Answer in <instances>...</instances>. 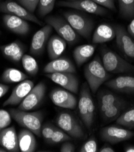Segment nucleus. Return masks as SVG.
I'll list each match as a JSON object with an SVG mask.
<instances>
[{"label": "nucleus", "mask_w": 134, "mask_h": 152, "mask_svg": "<svg viewBox=\"0 0 134 152\" xmlns=\"http://www.w3.org/2000/svg\"><path fill=\"white\" fill-rule=\"evenodd\" d=\"M84 75L89 87L93 94H96L101 85L110 78L109 73L105 69L99 56L96 57L85 66Z\"/></svg>", "instance_id": "nucleus-1"}, {"label": "nucleus", "mask_w": 134, "mask_h": 152, "mask_svg": "<svg viewBox=\"0 0 134 152\" xmlns=\"http://www.w3.org/2000/svg\"><path fill=\"white\" fill-rule=\"evenodd\" d=\"M101 56L102 63L108 73L134 75V66L107 47L101 48Z\"/></svg>", "instance_id": "nucleus-2"}, {"label": "nucleus", "mask_w": 134, "mask_h": 152, "mask_svg": "<svg viewBox=\"0 0 134 152\" xmlns=\"http://www.w3.org/2000/svg\"><path fill=\"white\" fill-rule=\"evenodd\" d=\"M12 118L21 127L30 130L38 137L41 136L43 114L41 111L27 112L18 109H10Z\"/></svg>", "instance_id": "nucleus-3"}, {"label": "nucleus", "mask_w": 134, "mask_h": 152, "mask_svg": "<svg viewBox=\"0 0 134 152\" xmlns=\"http://www.w3.org/2000/svg\"><path fill=\"white\" fill-rule=\"evenodd\" d=\"M78 109L83 123L88 130H90L94 123L95 106L90 88L86 83H84L82 86Z\"/></svg>", "instance_id": "nucleus-4"}, {"label": "nucleus", "mask_w": 134, "mask_h": 152, "mask_svg": "<svg viewBox=\"0 0 134 152\" xmlns=\"http://www.w3.org/2000/svg\"><path fill=\"white\" fill-rule=\"evenodd\" d=\"M63 15L78 34L86 39L90 38L94 26L91 19L83 13L76 12H66Z\"/></svg>", "instance_id": "nucleus-5"}, {"label": "nucleus", "mask_w": 134, "mask_h": 152, "mask_svg": "<svg viewBox=\"0 0 134 152\" xmlns=\"http://www.w3.org/2000/svg\"><path fill=\"white\" fill-rule=\"evenodd\" d=\"M46 22L69 44L73 45L79 41L78 34L65 18H63L60 16H49L46 18Z\"/></svg>", "instance_id": "nucleus-6"}, {"label": "nucleus", "mask_w": 134, "mask_h": 152, "mask_svg": "<svg viewBox=\"0 0 134 152\" xmlns=\"http://www.w3.org/2000/svg\"><path fill=\"white\" fill-rule=\"evenodd\" d=\"M56 122L57 125L71 137L76 139H82L84 137L85 132L83 128L72 113L65 111L61 112L56 117Z\"/></svg>", "instance_id": "nucleus-7"}, {"label": "nucleus", "mask_w": 134, "mask_h": 152, "mask_svg": "<svg viewBox=\"0 0 134 152\" xmlns=\"http://www.w3.org/2000/svg\"><path fill=\"white\" fill-rule=\"evenodd\" d=\"M115 30L117 45L129 60L134 61V40L125 28L120 25L114 26Z\"/></svg>", "instance_id": "nucleus-8"}, {"label": "nucleus", "mask_w": 134, "mask_h": 152, "mask_svg": "<svg viewBox=\"0 0 134 152\" xmlns=\"http://www.w3.org/2000/svg\"><path fill=\"white\" fill-rule=\"evenodd\" d=\"M100 135L103 141L115 144L131 139L134 136V132L115 126H109L102 128Z\"/></svg>", "instance_id": "nucleus-9"}, {"label": "nucleus", "mask_w": 134, "mask_h": 152, "mask_svg": "<svg viewBox=\"0 0 134 152\" xmlns=\"http://www.w3.org/2000/svg\"><path fill=\"white\" fill-rule=\"evenodd\" d=\"M60 7H70L99 16H105L107 10L103 7L97 4L91 0H75V1H60L57 3Z\"/></svg>", "instance_id": "nucleus-10"}, {"label": "nucleus", "mask_w": 134, "mask_h": 152, "mask_svg": "<svg viewBox=\"0 0 134 152\" xmlns=\"http://www.w3.org/2000/svg\"><path fill=\"white\" fill-rule=\"evenodd\" d=\"M46 86L43 82H40L33 87L25 98L20 104L18 109L28 111L32 110L38 106L45 96Z\"/></svg>", "instance_id": "nucleus-11"}, {"label": "nucleus", "mask_w": 134, "mask_h": 152, "mask_svg": "<svg viewBox=\"0 0 134 152\" xmlns=\"http://www.w3.org/2000/svg\"><path fill=\"white\" fill-rule=\"evenodd\" d=\"M46 76L53 82L61 86L70 92L77 94L79 90V80L74 73L56 72L46 73Z\"/></svg>", "instance_id": "nucleus-12"}, {"label": "nucleus", "mask_w": 134, "mask_h": 152, "mask_svg": "<svg viewBox=\"0 0 134 152\" xmlns=\"http://www.w3.org/2000/svg\"><path fill=\"white\" fill-rule=\"evenodd\" d=\"M0 12L15 15L26 21H32L39 25L42 24V23L32 13L30 12L21 4L12 1H6L0 3Z\"/></svg>", "instance_id": "nucleus-13"}, {"label": "nucleus", "mask_w": 134, "mask_h": 152, "mask_svg": "<svg viewBox=\"0 0 134 152\" xmlns=\"http://www.w3.org/2000/svg\"><path fill=\"white\" fill-rule=\"evenodd\" d=\"M52 27L49 24L37 31L32 38L30 52L33 55H40L44 50L52 32Z\"/></svg>", "instance_id": "nucleus-14"}, {"label": "nucleus", "mask_w": 134, "mask_h": 152, "mask_svg": "<svg viewBox=\"0 0 134 152\" xmlns=\"http://www.w3.org/2000/svg\"><path fill=\"white\" fill-rule=\"evenodd\" d=\"M50 97L54 104L62 108L74 109L77 105V99L71 93L62 88L53 90Z\"/></svg>", "instance_id": "nucleus-15"}, {"label": "nucleus", "mask_w": 134, "mask_h": 152, "mask_svg": "<svg viewBox=\"0 0 134 152\" xmlns=\"http://www.w3.org/2000/svg\"><path fill=\"white\" fill-rule=\"evenodd\" d=\"M33 87L34 83L30 80L21 81L13 89L10 96L4 102L3 106L5 107L7 105H14L20 104Z\"/></svg>", "instance_id": "nucleus-16"}, {"label": "nucleus", "mask_w": 134, "mask_h": 152, "mask_svg": "<svg viewBox=\"0 0 134 152\" xmlns=\"http://www.w3.org/2000/svg\"><path fill=\"white\" fill-rule=\"evenodd\" d=\"M0 145L9 151H20L18 137L14 126L4 128L0 131Z\"/></svg>", "instance_id": "nucleus-17"}, {"label": "nucleus", "mask_w": 134, "mask_h": 152, "mask_svg": "<svg viewBox=\"0 0 134 152\" xmlns=\"http://www.w3.org/2000/svg\"><path fill=\"white\" fill-rule=\"evenodd\" d=\"M6 27L14 34L25 35L29 32V24L26 20L10 14L6 13L3 18Z\"/></svg>", "instance_id": "nucleus-18"}, {"label": "nucleus", "mask_w": 134, "mask_h": 152, "mask_svg": "<svg viewBox=\"0 0 134 152\" xmlns=\"http://www.w3.org/2000/svg\"><path fill=\"white\" fill-rule=\"evenodd\" d=\"M109 88L124 94H134V77L120 76L105 82Z\"/></svg>", "instance_id": "nucleus-19"}, {"label": "nucleus", "mask_w": 134, "mask_h": 152, "mask_svg": "<svg viewBox=\"0 0 134 152\" xmlns=\"http://www.w3.org/2000/svg\"><path fill=\"white\" fill-rule=\"evenodd\" d=\"M75 66L71 61L65 57L58 58L52 60L43 69V72L51 73L56 72H71L76 73Z\"/></svg>", "instance_id": "nucleus-20"}, {"label": "nucleus", "mask_w": 134, "mask_h": 152, "mask_svg": "<svg viewBox=\"0 0 134 152\" xmlns=\"http://www.w3.org/2000/svg\"><path fill=\"white\" fill-rule=\"evenodd\" d=\"M3 55L5 58L13 62L18 63L24 56L25 49L22 44L19 41H14L0 47Z\"/></svg>", "instance_id": "nucleus-21"}, {"label": "nucleus", "mask_w": 134, "mask_h": 152, "mask_svg": "<svg viewBox=\"0 0 134 152\" xmlns=\"http://www.w3.org/2000/svg\"><path fill=\"white\" fill-rule=\"evenodd\" d=\"M115 38L114 27L108 24L99 25L94 32L92 41L94 44H102L112 41Z\"/></svg>", "instance_id": "nucleus-22"}, {"label": "nucleus", "mask_w": 134, "mask_h": 152, "mask_svg": "<svg viewBox=\"0 0 134 152\" xmlns=\"http://www.w3.org/2000/svg\"><path fill=\"white\" fill-rule=\"evenodd\" d=\"M67 48V42L60 36L54 35L48 42L47 52L50 59L53 60L59 58Z\"/></svg>", "instance_id": "nucleus-23"}, {"label": "nucleus", "mask_w": 134, "mask_h": 152, "mask_svg": "<svg viewBox=\"0 0 134 152\" xmlns=\"http://www.w3.org/2000/svg\"><path fill=\"white\" fill-rule=\"evenodd\" d=\"M34 133L27 129L21 130L18 135V144L22 152H33L36 148V140Z\"/></svg>", "instance_id": "nucleus-24"}, {"label": "nucleus", "mask_w": 134, "mask_h": 152, "mask_svg": "<svg viewBox=\"0 0 134 152\" xmlns=\"http://www.w3.org/2000/svg\"><path fill=\"white\" fill-rule=\"evenodd\" d=\"M95 52V47L91 44H83L75 48L73 51V56L78 67L90 58Z\"/></svg>", "instance_id": "nucleus-25"}, {"label": "nucleus", "mask_w": 134, "mask_h": 152, "mask_svg": "<svg viewBox=\"0 0 134 152\" xmlns=\"http://www.w3.org/2000/svg\"><path fill=\"white\" fill-rule=\"evenodd\" d=\"M122 99L115 94L108 90H103L98 95V101L101 114L106 110L109 106L121 101Z\"/></svg>", "instance_id": "nucleus-26"}, {"label": "nucleus", "mask_w": 134, "mask_h": 152, "mask_svg": "<svg viewBox=\"0 0 134 152\" xmlns=\"http://www.w3.org/2000/svg\"><path fill=\"white\" fill-rule=\"evenodd\" d=\"M126 107V102L122 99L110 106L101 113L103 120L106 122L117 119L122 113Z\"/></svg>", "instance_id": "nucleus-27"}, {"label": "nucleus", "mask_w": 134, "mask_h": 152, "mask_svg": "<svg viewBox=\"0 0 134 152\" xmlns=\"http://www.w3.org/2000/svg\"><path fill=\"white\" fill-rule=\"evenodd\" d=\"M26 78H27V75L14 68L6 69L3 72L1 76L2 81L8 84L21 82L24 81Z\"/></svg>", "instance_id": "nucleus-28"}, {"label": "nucleus", "mask_w": 134, "mask_h": 152, "mask_svg": "<svg viewBox=\"0 0 134 152\" xmlns=\"http://www.w3.org/2000/svg\"><path fill=\"white\" fill-rule=\"evenodd\" d=\"M119 10L122 16L126 19L134 17V0H118Z\"/></svg>", "instance_id": "nucleus-29"}, {"label": "nucleus", "mask_w": 134, "mask_h": 152, "mask_svg": "<svg viewBox=\"0 0 134 152\" xmlns=\"http://www.w3.org/2000/svg\"><path fill=\"white\" fill-rule=\"evenodd\" d=\"M22 64L24 70L31 76H35L39 70V66L36 61L32 56L25 54L22 56Z\"/></svg>", "instance_id": "nucleus-30"}, {"label": "nucleus", "mask_w": 134, "mask_h": 152, "mask_svg": "<svg viewBox=\"0 0 134 152\" xmlns=\"http://www.w3.org/2000/svg\"><path fill=\"white\" fill-rule=\"evenodd\" d=\"M117 124L128 129L134 128V107L125 112L116 119Z\"/></svg>", "instance_id": "nucleus-31"}, {"label": "nucleus", "mask_w": 134, "mask_h": 152, "mask_svg": "<svg viewBox=\"0 0 134 152\" xmlns=\"http://www.w3.org/2000/svg\"><path fill=\"white\" fill-rule=\"evenodd\" d=\"M56 0H39L38 13L41 17H44L54 9Z\"/></svg>", "instance_id": "nucleus-32"}, {"label": "nucleus", "mask_w": 134, "mask_h": 152, "mask_svg": "<svg viewBox=\"0 0 134 152\" xmlns=\"http://www.w3.org/2000/svg\"><path fill=\"white\" fill-rule=\"evenodd\" d=\"M72 138L69 134L62 130L61 129L56 128L52 135V137L49 143L51 144H59L64 141L71 140Z\"/></svg>", "instance_id": "nucleus-33"}, {"label": "nucleus", "mask_w": 134, "mask_h": 152, "mask_svg": "<svg viewBox=\"0 0 134 152\" xmlns=\"http://www.w3.org/2000/svg\"><path fill=\"white\" fill-rule=\"evenodd\" d=\"M56 129V127L51 123H46L42 126L41 136L46 141L49 142Z\"/></svg>", "instance_id": "nucleus-34"}, {"label": "nucleus", "mask_w": 134, "mask_h": 152, "mask_svg": "<svg viewBox=\"0 0 134 152\" xmlns=\"http://www.w3.org/2000/svg\"><path fill=\"white\" fill-rule=\"evenodd\" d=\"M80 152H96L97 151V143L94 137L89 138L80 149Z\"/></svg>", "instance_id": "nucleus-35"}, {"label": "nucleus", "mask_w": 134, "mask_h": 152, "mask_svg": "<svg viewBox=\"0 0 134 152\" xmlns=\"http://www.w3.org/2000/svg\"><path fill=\"white\" fill-rule=\"evenodd\" d=\"M12 122V116L9 112L4 110H0V129L8 127Z\"/></svg>", "instance_id": "nucleus-36"}, {"label": "nucleus", "mask_w": 134, "mask_h": 152, "mask_svg": "<svg viewBox=\"0 0 134 152\" xmlns=\"http://www.w3.org/2000/svg\"><path fill=\"white\" fill-rule=\"evenodd\" d=\"M18 1L27 10L33 13L38 5L39 0H18Z\"/></svg>", "instance_id": "nucleus-37"}, {"label": "nucleus", "mask_w": 134, "mask_h": 152, "mask_svg": "<svg viewBox=\"0 0 134 152\" xmlns=\"http://www.w3.org/2000/svg\"><path fill=\"white\" fill-rule=\"evenodd\" d=\"M97 4L105 7L111 10H115V6L114 3V0H91Z\"/></svg>", "instance_id": "nucleus-38"}, {"label": "nucleus", "mask_w": 134, "mask_h": 152, "mask_svg": "<svg viewBox=\"0 0 134 152\" xmlns=\"http://www.w3.org/2000/svg\"><path fill=\"white\" fill-rule=\"evenodd\" d=\"M75 151V147L70 142H65L61 147L60 151L61 152H74Z\"/></svg>", "instance_id": "nucleus-39"}, {"label": "nucleus", "mask_w": 134, "mask_h": 152, "mask_svg": "<svg viewBox=\"0 0 134 152\" xmlns=\"http://www.w3.org/2000/svg\"><path fill=\"white\" fill-rule=\"evenodd\" d=\"M10 87L9 86L0 84V98L4 96L8 92Z\"/></svg>", "instance_id": "nucleus-40"}, {"label": "nucleus", "mask_w": 134, "mask_h": 152, "mask_svg": "<svg viewBox=\"0 0 134 152\" xmlns=\"http://www.w3.org/2000/svg\"><path fill=\"white\" fill-rule=\"evenodd\" d=\"M127 31L130 37L134 39V18L132 20L130 23L128 25Z\"/></svg>", "instance_id": "nucleus-41"}, {"label": "nucleus", "mask_w": 134, "mask_h": 152, "mask_svg": "<svg viewBox=\"0 0 134 152\" xmlns=\"http://www.w3.org/2000/svg\"><path fill=\"white\" fill-rule=\"evenodd\" d=\"M99 151H100V152H114L115 150L109 145H105L100 149Z\"/></svg>", "instance_id": "nucleus-42"}, {"label": "nucleus", "mask_w": 134, "mask_h": 152, "mask_svg": "<svg viewBox=\"0 0 134 152\" xmlns=\"http://www.w3.org/2000/svg\"><path fill=\"white\" fill-rule=\"evenodd\" d=\"M125 152H134V145H129L125 148Z\"/></svg>", "instance_id": "nucleus-43"}, {"label": "nucleus", "mask_w": 134, "mask_h": 152, "mask_svg": "<svg viewBox=\"0 0 134 152\" xmlns=\"http://www.w3.org/2000/svg\"><path fill=\"white\" fill-rule=\"evenodd\" d=\"M7 151H6V150L4 148H1L0 147V152H6Z\"/></svg>", "instance_id": "nucleus-44"}, {"label": "nucleus", "mask_w": 134, "mask_h": 152, "mask_svg": "<svg viewBox=\"0 0 134 152\" xmlns=\"http://www.w3.org/2000/svg\"><path fill=\"white\" fill-rule=\"evenodd\" d=\"M67 1H75V0H67Z\"/></svg>", "instance_id": "nucleus-45"}, {"label": "nucleus", "mask_w": 134, "mask_h": 152, "mask_svg": "<svg viewBox=\"0 0 134 152\" xmlns=\"http://www.w3.org/2000/svg\"><path fill=\"white\" fill-rule=\"evenodd\" d=\"M0 34H1V32H0Z\"/></svg>", "instance_id": "nucleus-46"}, {"label": "nucleus", "mask_w": 134, "mask_h": 152, "mask_svg": "<svg viewBox=\"0 0 134 152\" xmlns=\"http://www.w3.org/2000/svg\"><path fill=\"white\" fill-rule=\"evenodd\" d=\"M0 131H1V129H0Z\"/></svg>", "instance_id": "nucleus-47"}]
</instances>
